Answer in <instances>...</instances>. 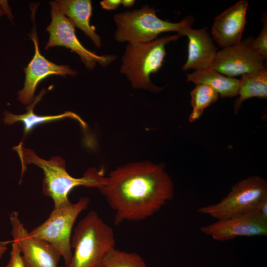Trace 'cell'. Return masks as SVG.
Returning a JSON list of instances; mask_svg holds the SVG:
<instances>
[{"instance_id": "6da1fadb", "label": "cell", "mask_w": 267, "mask_h": 267, "mask_svg": "<svg viewBox=\"0 0 267 267\" xmlns=\"http://www.w3.org/2000/svg\"><path fill=\"white\" fill-rule=\"evenodd\" d=\"M114 212V223L139 222L158 212L174 196V183L162 164L134 162L104 177L98 188Z\"/></svg>"}, {"instance_id": "7a4b0ae2", "label": "cell", "mask_w": 267, "mask_h": 267, "mask_svg": "<svg viewBox=\"0 0 267 267\" xmlns=\"http://www.w3.org/2000/svg\"><path fill=\"white\" fill-rule=\"evenodd\" d=\"M22 144L21 142L13 148L20 160L21 179L28 165L34 164L40 167L44 175L43 192L52 199L53 208H58L70 203L68 195L75 187L84 186L98 189L104 182V177L96 169L89 170L82 178H74L67 172L65 162L62 158L53 157L49 160L44 159L33 150L25 148Z\"/></svg>"}, {"instance_id": "3957f363", "label": "cell", "mask_w": 267, "mask_h": 267, "mask_svg": "<svg viewBox=\"0 0 267 267\" xmlns=\"http://www.w3.org/2000/svg\"><path fill=\"white\" fill-rule=\"evenodd\" d=\"M73 255L65 267H102L109 252L115 248L114 230L95 211L89 212L74 228Z\"/></svg>"}, {"instance_id": "277c9868", "label": "cell", "mask_w": 267, "mask_h": 267, "mask_svg": "<svg viewBox=\"0 0 267 267\" xmlns=\"http://www.w3.org/2000/svg\"><path fill=\"white\" fill-rule=\"evenodd\" d=\"M179 34L156 39L146 43H128L122 57L120 69L134 89L158 92L162 88L154 85L150 76L161 68L166 55L165 45L177 41Z\"/></svg>"}, {"instance_id": "5b68a950", "label": "cell", "mask_w": 267, "mask_h": 267, "mask_svg": "<svg viewBox=\"0 0 267 267\" xmlns=\"http://www.w3.org/2000/svg\"><path fill=\"white\" fill-rule=\"evenodd\" d=\"M193 18L186 17L179 22L160 19L156 10L145 5L140 9L116 14L114 21L116 26L114 38L118 42L146 43L156 39L163 32H176L180 36L191 27Z\"/></svg>"}, {"instance_id": "8992f818", "label": "cell", "mask_w": 267, "mask_h": 267, "mask_svg": "<svg viewBox=\"0 0 267 267\" xmlns=\"http://www.w3.org/2000/svg\"><path fill=\"white\" fill-rule=\"evenodd\" d=\"M89 199L82 197L74 203L53 208L48 218L30 234L51 244L63 258L65 266L70 262L73 251L71 241L73 226L79 215L87 209Z\"/></svg>"}, {"instance_id": "52a82bcc", "label": "cell", "mask_w": 267, "mask_h": 267, "mask_svg": "<svg viewBox=\"0 0 267 267\" xmlns=\"http://www.w3.org/2000/svg\"><path fill=\"white\" fill-rule=\"evenodd\" d=\"M267 196V182L259 176H252L234 184L230 192L217 204L197 210L218 220L249 212L263 198Z\"/></svg>"}, {"instance_id": "ba28073f", "label": "cell", "mask_w": 267, "mask_h": 267, "mask_svg": "<svg viewBox=\"0 0 267 267\" xmlns=\"http://www.w3.org/2000/svg\"><path fill=\"white\" fill-rule=\"evenodd\" d=\"M51 21L46 28L49 34L45 49L55 46H62L75 52L86 67L92 70L99 63L106 66L114 61V55H99L85 48L77 38L74 27L62 12L55 1L50 2Z\"/></svg>"}, {"instance_id": "9c48e42d", "label": "cell", "mask_w": 267, "mask_h": 267, "mask_svg": "<svg viewBox=\"0 0 267 267\" xmlns=\"http://www.w3.org/2000/svg\"><path fill=\"white\" fill-rule=\"evenodd\" d=\"M11 234L21 250L25 267H58L61 256L51 244L32 236L16 211L10 214Z\"/></svg>"}, {"instance_id": "30bf717a", "label": "cell", "mask_w": 267, "mask_h": 267, "mask_svg": "<svg viewBox=\"0 0 267 267\" xmlns=\"http://www.w3.org/2000/svg\"><path fill=\"white\" fill-rule=\"evenodd\" d=\"M252 38H248L217 52L212 67L229 77L265 68V59L251 45Z\"/></svg>"}, {"instance_id": "8fae6325", "label": "cell", "mask_w": 267, "mask_h": 267, "mask_svg": "<svg viewBox=\"0 0 267 267\" xmlns=\"http://www.w3.org/2000/svg\"><path fill=\"white\" fill-rule=\"evenodd\" d=\"M35 9H32L34 28L30 36L35 45V54L28 66L24 68L25 80L24 87L18 92V99L24 105L30 104L34 98L36 88L42 80L52 75L72 77L77 72L68 65H59L47 60L40 53L35 24Z\"/></svg>"}, {"instance_id": "7c38bea8", "label": "cell", "mask_w": 267, "mask_h": 267, "mask_svg": "<svg viewBox=\"0 0 267 267\" xmlns=\"http://www.w3.org/2000/svg\"><path fill=\"white\" fill-rule=\"evenodd\" d=\"M201 230L216 240L224 241L239 236H266L267 224L247 213L218 220L212 224L202 226Z\"/></svg>"}, {"instance_id": "4fadbf2b", "label": "cell", "mask_w": 267, "mask_h": 267, "mask_svg": "<svg viewBox=\"0 0 267 267\" xmlns=\"http://www.w3.org/2000/svg\"><path fill=\"white\" fill-rule=\"evenodd\" d=\"M248 5L247 0H240L215 18L212 34L216 42L222 48L241 41Z\"/></svg>"}, {"instance_id": "5bb4252c", "label": "cell", "mask_w": 267, "mask_h": 267, "mask_svg": "<svg viewBox=\"0 0 267 267\" xmlns=\"http://www.w3.org/2000/svg\"><path fill=\"white\" fill-rule=\"evenodd\" d=\"M188 38V56L183 70L212 67L217 51L206 28L193 29L190 27L183 33Z\"/></svg>"}, {"instance_id": "9a60e30c", "label": "cell", "mask_w": 267, "mask_h": 267, "mask_svg": "<svg viewBox=\"0 0 267 267\" xmlns=\"http://www.w3.org/2000/svg\"><path fill=\"white\" fill-rule=\"evenodd\" d=\"M55 2L74 27L83 31L96 47H101V38L96 33L95 27L90 24L92 9L91 0H58Z\"/></svg>"}, {"instance_id": "2e32d148", "label": "cell", "mask_w": 267, "mask_h": 267, "mask_svg": "<svg viewBox=\"0 0 267 267\" xmlns=\"http://www.w3.org/2000/svg\"><path fill=\"white\" fill-rule=\"evenodd\" d=\"M46 91V90L43 89L39 94L34 97L32 102L28 105L27 112L24 114H15L9 111L5 112L3 119L4 123L7 125H12L17 122L22 123L24 125L23 139L36 126L64 118L75 119L79 122L84 129H86V123L77 114L71 111H66L56 115L41 116L35 114V106L42 99Z\"/></svg>"}, {"instance_id": "e0dca14e", "label": "cell", "mask_w": 267, "mask_h": 267, "mask_svg": "<svg viewBox=\"0 0 267 267\" xmlns=\"http://www.w3.org/2000/svg\"><path fill=\"white\" fill-rule=\"evenodd\" d=\"M187 81L197 84H205L215 90L221 97L238 95L239 80L224 75L213 67L196 70L187 75Z\"/></svg>"}, {"instance_id": "ac0fdd59", "label": "cell", "mask_w": 267, "mask_h": 267, "mask_svg": "<svg viewBox=\"0 0 267 267\" xmlns=\"http://www.w3.org/2000/svg\"><path fill=\"white\" fill-rule=\"evenodd\" d=\"M238 94L239 95L234 103V112L237 114L243 102L250 98L267 97V70H262L242 75L239 80Z\"/></svg>"}, {"instance_id": "d6986e66", "label": "cell", "mask_w": 267, "mask_h": 267, "mask_svg": "<svg viewBox=\"0 0 267 267\" xmlns=\"http://www.w3.org/2000/svg\"><path fill=\"white\" fill-rule=\"evenodd\" d=\"M192 107L189 121L193 122L202 115L204 110L219 98V94L213 88L205 84H197L190 93Z\"/></svg>"}, {"instance_id": "ffe728a7", "label": "cell", "mask_w": 267, "mask_h": 267, "mask_svg": "<svg viewBox=\"0 0 267 267\" xmlns=\"http://www.w3.org/2000/svg\"><path fill=\"white\" fill-rule=\"evenodd\" d=\"M102 267H150L138 253L115 248L106 256Z\"/></svg>"}, {"instance_id": "44dd1931", "label": "cell", "mask_w": 267, "mask_h": 267, "mask_svg": "<svg viewBox=\"0 0 267 267\" xmlns=\"http://www.w3.org/2000/svg\"><path fill=\"white\" fill-rule=\"evenodd\" d=\"M264 26L259 36L253 39L251 45L253 48L266 60L267 57V17H263L262 20Z\"/></svg>"}, {"instance_id": "7402d4cb", "label": "cell", "mask_w": 267, "mask_h": 267, "mask_svg": "<svg viewBox=\"0 0 267 267\" xmlns=\"http://www.w3.org/2000/svg\"><path fill=\"white\" fill-rule=\"evenodd\" d=\"M248 213L267 224V196L261 199Z\"/></svg>"}, {"instance_id": "603a6c76", "label": "cell", "mask_w": 267, "mask_h": 267, "mask_svg": "<svg viewBox=\"0 0 267 267\" xmlns=\"http://www.w3.org/2000/svg\"><path fill=\"white\" fill-rule=\"evenodd\" d=\"M5 267H25L18 243L12 240L10 258Z\"/></svg>"}, {"instance_id": "cb8c5ba5", "label": "cell", "mask_w": 267, "mask_h": 267, "mask_svg": "<svg viewBox=\"0 0 267 267\" xmlns=\"http://www.w3.org/2000/svg\"><path fill=\"white\" fill-rule=\"evenodd\" d=\"M121 3V0H103L100 4L103 9L111 10L116 9Z\"/></svg>"}, {"instance_id": "d4e9b609", "label": "cell", "mask_w": 267, "mask_h": 267, "mask_svg": "<svg viewBox=\"0 0 267 267\" xmlns=\"http://www.w3.org/2000/svg\"><path fill=\"white\" fill-rule=\"evenodd\" d=\"M3 15H6L11 21L13 18L8 1L0 0V17Z\"/></svg>"}, {"instance_id": "484cf974", "label": "cell", "mask_w": 267, "mask_h": 267, "mask_svg": "<svg viewBox=\"0 0 267 267\" xmlns=\"http://www.w3.org/2000/svg\"><path fill=\"white\" fill-rule=\"evenodd\" d=\"M121 4L126 7H132L135 2V0H121Z\"/></svg>"}, {"instance_id": "4316f807", "label": "cell", "mask_w": 267, "mask_h": 267, "mask_svg": "<svg viewBox=\"0 0 267 267\" xmlns=\"http://www.w3.org/2000/svg\"><path fill=\"white\" fill-rule=\"evenodd\" d=\"M6 243V242H0V259L7 250V247L5 246Z\"/></svg>"}]
</instances>
